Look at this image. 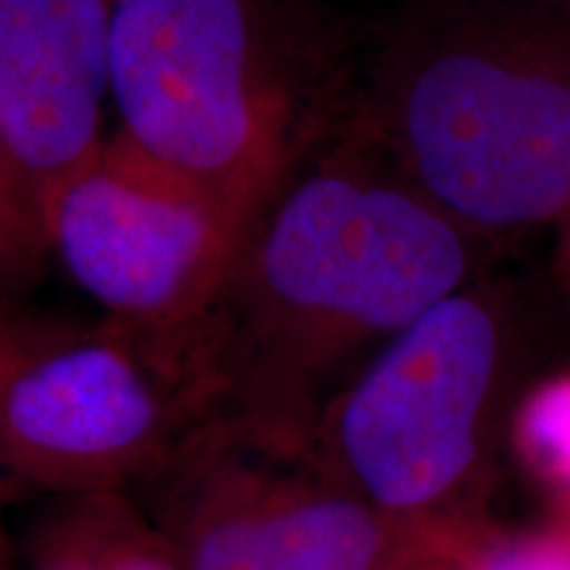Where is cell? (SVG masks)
Instances as JSON below:
<instances>
[{
  "mask_svg": "<svg viewBox=\"0 0 570 570\" xmlns=\"http://www.w3.org/2000/svg\"><path fill=\"white\" fill-rule=\"evenodd\" d=\"M370 3H377V6H383V3H386V0H370Z\"/></svg>",
  "mask_w": 570,
  "mask_h": 570,
  "instance_id": "obj_18",
  "label": "cell"
},
{
  "mask_svg": "<svg viewBox=\"0 0 570 570\" xmlns=\"http://www.w3.org/2000/svg\"><path fill=\"white\" fill-rule=\"evenodd\" d=\"M114 0H0V148L40 209L101 151Z\"/></svg>",
  "mask_w": 570,
  "mask_h": 570,
  "instance_id": "obj_8",
  "label": "cell"
},
{
  "mask_svg": "<svg viewBox=\"0 0 570 570\" xmlns=\"http://www.w3.org/2000/svg\"><path fill=\"white\" fill-rule=\"evenodd\" d=\"M420 570H470V566L468 558H439L423 562Z\"/></svg>",
  "mask_w": 570,
  "mask_h": 570,
  "instance_id": "obj_14",
  "label": "cell"
},
{
  "mask_svg": "<svg viewBox=\"0 0 570 570\" xmlns=\"http://www.w3.org/2000/svg\"><path fill=\"white\" fill-rule=\"evenodd\" d=\"M558 294L499 265L399 331L348 377L312 433L331 479L383 515L470 531Z\"/></svg>",
  "mask_w": 570,
  "mask_h": 570,
  "instance_id": "obj_4",
  "label": "cell"
},
{
  "mask_svg": "<svg viewBox=\"0 0 570 570\" xmlns=\"http://www.w3.org/2000/svg\"><path fill=\"white\" fill-rule=\"evenodd\" d=\"M42 570H75V568L59 566V562H42Z\"/></svg>",
  "mask_w": 570,
  "mask_h": 570,
  "instance_id": "obj_17",
  "label": "cell"
},
{
  "mask_svg": "<svg viewBox=\"0 0 570 570\" xmlns=\"http://www.w3.org/2000/svg\"><path fill=\"white\" fill-rule=\"evenodd\" d=\"M63 504L48 529L42 562L75 570H183L130 494H88Z\"/></svg>",
  "mask_w": 570,
  "mask_h": 570,
  "instance_id": "obj_9",
  "label": "cell"
},
{
  "mask_svg": "<svg viewBox=\"0 0 570 570\" xmlns=\"http://www.w3.org/2000/svg\"><path fill=\"white\" fill-rule=\"evenodd\" d=\"M51 265L38 196L0 148V298L32 291Z\"/></svg>",
  "mask_w": 570,
  "mask_h": 570,
  "instance_id": "obj_11",
  "label": "cell"
},
{
  "mask_svg": "<svg viewBox=\"0 0 570 570\" xmlns=\"http://www.w3.org/2000/svg\"><path fill=\"white\" fill-rule=\"evenodd\" d=\"M51 259L185 377V352L246 227L117 132L42 206Z\"/></svg>",
  "mask_w": 570,
  "mask_h": 570,
  "instance_id": "obj_7",
  "label": "cell"
},
{
  "mask_svg": "<svg viewBox=\"0 0 570 570\" xmlns=\"http://www.w3.org/2000/svg\"><path fill=\"white\" fill-rule=\"evenodd\" d=\"M198 423L194 391L142 341L0 309V489L130 494Z\"/></svg>",
  "mask_w": 570,
  "mask_h": 570,
  "instance_id": "obj_6",
  "label": "cell"
},
{
  "mask_svg": "<svg viewBox=\"0 0 570 570\" xmlns=\"http://www.w3.org/2000/svg\"><path fill=\"white\" fill-rule=\"evenodd\" d=\"M0 309H3V306H0Z\"/></svg>",
  "mask_w": 570,
  "mask_h": 570,
  "instance_id": "obj_19",
  "label": "cell"
},
{
  "mask_svg": "<svg viewBox=\"0 0 570 570\" xmlns=\"http://www.w3.org/2000/svg\"><path fill=\"white\" fill-rule=\"evenodd\" d=\"M130 497L183 570H389L462 558L473 537L383 515L309 449L217 420H202Z\"/></svg>",
  "mask_w": 570,
  "mask_h": 570,
  "instance_id": "obj_5",
  "label": "cell"
},
{
  "mask_svg": "<svg viewBox=\"0 0 570 570\" xmlns=\"http://www.w3.org/2000/svg\"><path fill=\"white\" fill-rule=\"evenodd\" d=\"M470 570H570V520L510 537L481 533L468 554Z\"/></svg>",
  "mask_w": 570,
  "mask_h": 570,
  "instance_id": "obj_12",
  "label": "cell"
},
{
  "mask_svg": "<svg viewBox=\"0 0 570 570\" xmlns=\"http://www.w3.org/2000/svg\"><path fill=\"white\" fill-rule=\"evenodd\" d=\"M439 560V558H436ZM428 560H417V562H407V566H396V568H389V570H420V566Z\"/></svg>",
  "mask_w": 570,
  "mask_h": 570,
  "instance_id": "obj_16",
  "label": "cell"
},
{
  "mask_svg": "<svg viewBox=\"0 0 570 570\" xmlns=\"http://www.w3.org/2000/svg\"><path fill=\"white\" fill-rule=\"evenodd\" d=\"M365 24L341 0H114L117 135L248 227L352 132Z\"/></svg>",
  "mask_w": 570,
  "mask_h": 570,
  "instance_id": "obj_2",
  "label": "cell"
},
{
  "mask_svg": "<svg viewBox=\"0 0 570 570\" xmlns=\"http://www.w3.org/2000/svg\"><path fill=\"white\" fill-rule=\"evenodd\" d=\"M508 439L558 518L570 520V367L525 389L512 410Z\"/></svg>",
  "mask_w": 570,
  "mask_h": 570,
  "instance_id": "obj_10",
  "label": "cell"
},
{
  "mask_svg": "<svg viewBox=\"0 0 570 570\" xmlns=\"http://www.w3.org/2000/svg\"><path fill=\"white\" fill-rule=\"evenodd\" d=\"M552 230H554V248H552V259H550V269H547V275H550L554 288H558L562 302L570 306V206Z\"/></svg>",
  "mask_w": 570,
  "mask_h": 570,
  "instance_id": "obj_13",
  "label": "cell"
},
{
  "mask_svg": "<svg viewBox=\"0 0 570 570\" xmlns=\"http://www.w3.org/2000/svg\"><path fill=\"white\" fill-rule=\"evenodd\" d=\"M356 127L468 233L508 252L570 206V0H386Z\"/></svg>",
  "mask_w": 570,
  "mask_h": 570,
  "instance_id": "obj_3",
  "label": "cell"
},
{
  "mask_svg": "<svg viewBox=\"0 0 570 570\" xmlns=\"http://www.w3.org/2000/svg\"><path fill=\"white\" fill-rule=\"evenodd\" d=\"M0 570H9V541H6L3 523H0Z\"/></svg>",
  "mask_w": 570,
  "mask_h": 570,
  "instance_id": "obj_15",
  "label": "cell"
},
{
  "mask_svg": "<svg viewBox=\"0 0 570 570\" xmlns=\"http://www.w3.org/2000/svg\"><path fill=\"white\" fill-rule=\"evenodd\" d=\"M499 259L354 122L240 235L185 352L198 415L309 449L356 356Z\"/></svg>",
  "mask_w": 570,
  "mask_h": 570,
  "instance_id": "obj_1",
  "label": "cell"
}]
</instances>
